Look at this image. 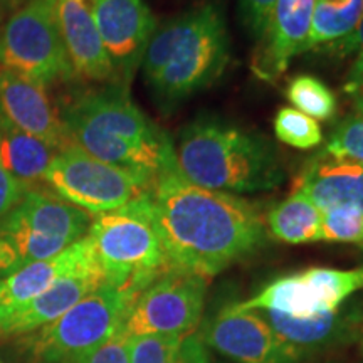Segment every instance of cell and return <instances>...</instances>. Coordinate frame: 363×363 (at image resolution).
Wrapping results in <instances>:
<instances>
[{
  "label": "cell",
  "instance_id": "cell-11",
  "mask_svg": "<svg viewBox=\"0 0 363 363\" xmlns=\"http://www.w3.org/2000/svg\"><path fill=\"white\" fill-rule=\"evenodd\" d=\"M360 289L363 266L357 269L310 267L271 281L252 298L229 306L235 311L264 310L306 320L340 311Z\"/></svg>",
  "mask_w": 363,
  "mask_h": 363
},
{
  "label": "cell",
  "instance_id": "cell-3",
  "mask_svg": "<svg viewBox=\"0 0 363 363\" xmlns=\"http://www.w3.org/2000/svg\"><path fill=\"white\" fill-rule=\"evenodd\" d=\"M174 150L182 177L202 189L252 194L284 180L278 153L264 136L219 118H197L182 130Z\"/></svg>",
  "mask_w": 363,
  "mask_h": 363
},
{
  "label": "cell",
  "instance_id": "cell-1",
  "mask_svg": "<svg viewBox=\"0 0 363 363\" xmlns=\"http://www.w3.org/2000/svg\"><path fill=\"white\" fill-rule=\"evenodd\" d=\"M150 214L172 267L206 279L251 256L266 239L264 217L256 203L199 187L177 165L153 184Z\"/></svg>",
  "mask_w": 363,
  "mask_h": 363
},
{
  "label": "cell",
  "instance_id": "cell-31",
  "mask_svg": "<svg viewBox=\"0 0 363 363\" xmlns=\"http://www.w3.org/2000/svg\"><path fill=\"white\" fill-rule=\"evenodd\" d=\"M26 192L27 190L9 174L0 160V219L12 211Z\"/></svg>",
  "mask_w": 363,
  "mask_h": 363
},
{
  "label": "cell",
  "instance_id": "cell-4",
  "mask_svg": "<svg viewBox=\"0 0 363 363\" xmlns=\"http://www.w3.org/2000/svg\"><path fill=\"white\" fill-rule=\"evenodd\" d=\"M229 62V35L222 11L202 4L155 29L142 69L162 104H175L217 81Z\"/></svg>",
  "mask_w": 363,
  "mask_h": 363
},
{
  "label": "cell",
  "instance_id": "cell-18",
  "mask_svg": "<svg viewBox=\"0 0 363 363\" xmlns=\"http://www.w3.org/2000/svg\"><path fill=\"white\" fill-rule=\"evenodd\" d=\"M252 311L261 313L279 342L298 363H305L311 357L337 345L355 342L350 306H343L337 313L306 318V320L289 318L274 311Z\"/></svg>",
  "mask_w": 363,
  "mask_h": 363
},
{
  "label": "cell",
  "instance_id": "cell-10",
  "mask_svg": "<svg viewBox=\"0 0 363 363\" xmlns=\"http://www.w3.org/2000/svg\"><path fill=\"white\" fill-rule=\"evenodd\" d=\"M206 293V278L170 267L136 294L120 333L126 338L195 333L202 321Z\"/></svg>",
  "mask_w": 363,
  "mask_h": 363
},
{
  "label": "cell",
  "instance_id": "cell-32",
  "mask_svg": "<svg viewBox=\"0 0 363 363\" xmlns=\"http://www.w3.org/2000/svg\"><path fill=\"white\" fill-rule=\"evenodd\" d=\"M343 89L347 96L352 99L357 115L363 116V51L357 54L355 62L348 71Z\"/></svg>",
  "mask_w": 363,
  "mask_h": 363
},
{
  "label": "cell",
  "instance_id": "cell-9",
  "mask_svg": "<svg viewBox=\"0 0 363 363\" xmlns=\"http://www.w3.org/2000/svg\"><path fill=\"white\" fill-rule=\"evenodd\" d=\"M0 67L45 86L74 76L52 0H29L9 17L0 30Z\"/></svg>",
  "mask_w": 363,
  "mask_h": 363
},
{
  "label": "cell",
  "instance_id": "cell-35",
  "mask_svg": "<svg viewBox=\"0 0 363 363\" xmlns=\"http://www.w3.org/2000/svg\"><path fill=\"white\" fill-rule=\"evenodd\" d=\"M352 2L353 0H315V4H325V6H333V7H345Z\"/></svg>",
  "mask_w": 363,
  "mask_h": 363
},
{
  "label": "cell",
  "instance_id": "cell-34",
  "mask_svg": "<svg viewBox=\"0 0 363 363\" xmlns=\"http://www.w3.org/2000/svg\"><path fill=\"white\" fill-rule=\"evenodd\" d=\"M353 331H355V342H360L363 348V299L350 306Z\"/></svg>",
  "mask_w": 363,
  "mask_h": 363
},
{
  "label": "cell",
  "instance_id": "cell-5",
  "mask_svg": "<svg viewBox=\"0 0 363 363\" xmlns=\"http://www.w3.org/2000/svg\"><path fill=\"white\" fill-rule=\"evenodd\" d=\"M88 238L104 284L133 296L172 267L150 214V195L94 217Z\"/></svg>",
  "mask_w": 363,
  "mask_h": 363
},
{
  "label": "cell",
  "instance_id": "cell-8",
  "mask_svg": "<svg viewBox=\"0 0 363 363\" xmlns=\"http://www.w3.org/2000/svg\"><path fill=\"white\" fill-rule=\"evenodd\" d=\"M44 182L52 192L91 216L118 211L148 197L155 182L91 157L67 145L52 158Z\"/></svg>",
  "mask_w": 363,
  "mask_h": 363
},
{
  "label": "cell",
  "instance_id": "cell-19",
  "mask_svg": "<svg viewBox=\"0 0 363 363\" xmlns=\"http://www.w3.org/2000/svg\"><path fill=\"white\" fill-rule=\"evenodd\" d=\"M101 284H104V278L99 266L67 274L33 301L2 318L0 333L12 335V337L34 333L44 328L45 325L56 321L59 316L65 315L76 303H79Z\"/></svg>",
  "mask_w": 363,
  "mask_h": 363
},
{
  "label": "cell",
  "instance_id": "cell-38",
  "mask_svg": "<svg viewBox=\"0 0 363 363\" xmlns=\"http://www.w3.org/2000/svg\"><path fill=\"white\" fill-rule=\"evenodd\" d=\"M0 363H2V362H0Z\"/></svg>",
  "mask_w": 363,
  "mask_h": 363
},
{
  "label": "cell",
  "instance_id": "cell-25",
  "mask_svg": "<svg viewBox=\"0 0 363 363\" xmlns=\"http://www.w3.org/2000/svg\"><path fill=\"white\" fill-rule=\"evenodd\" d=\"M286 98L294 110L316 121L331 120L337 115V96L323 81L311 74H298L288 83Z\"/></svg>",
  "mask_w": 363,
  "mask_h": 363
},
{
  "label": "cell",
  "instance_id": "cell-29",
  "mask_svg": "<svg viewBox=\"0 0 363 363\" xmlns=\"http://www.w3.org/2000/svg\"><path fill=\"white\" fill-rule=\"evenodd\" d=\"M276 0H239L240 21L252 38L264 34Z\"/></svg>",
  "mask_w": 363,
  "mask_h": 363
},
{
  "label": "cell",
  "instance_id": "cell-36",
  "mask_svg": "<svg viewBox=\"0 0 363 363\" xmlns=\"http://www.w3.org/2000/svg\"><path fill=\"white\" fill-rule=\"evenodd\" d=\"M4 2V0H0V4H2Z\"/></svg>",
  "mask_w": 363,
  "mask_h": 363
},
{
  "label": "cell",
  "instance_id": "cell-21",
  "mask_svg": "<svg viewBox=\"0 0 363 363\" xmlns=\"http://www.w3.org/2000/svg\"><path fill=\"white\" fill-rule=\"evenodd\" d=\"M61 150L9 123L0 116V160L26 190L44 182L48 167Z\"/></svg>",
  "mask_w": 363,
  "mask_h": 363
},
{
  "label": "cell",
  "instance_id": "cell-16",
  "mask_svg": "<svg viewBox=\"0 0 363 363\" xmlns=\"http://www.w3.org/2000/svg\"><path fill=\"white\" fill-rule=\"evenodd\" d=\"M56 22L74 74L94 83L118 79L98 33L93 0H52Z\"/></svg>",
  "mask_w": 363,
  "mask_h": 363
},
{
  "label": "cell",
  "instance_id": "cell-23",
  "mask_svg": "<svg viewBox=\"0 0 363 363\" xmlns=\"http://www.w3.org/2000/svg\"><path fill=\"white\" fill-rule=\"evenodd\" d=\"M130 363H211L197 333L128 338Z\"/></svg>",
  "mask_w": 363,
  "mask_h": 363
},
{
  "label": "cell",
  "instance_id": "cell-37",
  "mask_svg": "<svg viewBox=\"0 0 363 363\" xmlns=\"http://www.w3.org/2000/svg\"><path fill=\"white\" fill-rule=\"evenodd\" d=\"M362 249H363V244H362Z\"/></svg>",
  "mask_w": 363,
  "mask_h": 363
},
{
  "label": "cell",
  "instance_id": "cell-7",
  "mask_svg": "<svg viewBox=\"0 0 363 363\" xmlns=\"http://www.w3.org/2000/svg\"><path fill=\"white\" fill-rule=\"evenodd\" d=\"M135 298L115 286L101 284L56 321L29 335L26 345L30 360L74 363L120 333Z\"/></svg>",
  "mask_w": 363,
  "mask_h": 363
},
{
  "label": "cell",
  "instance_id": "cell-33",
  "mask_svg": "<svg viewBox=\"0 0 363 363\" xmlns=\"http://www.w3.org/2000/svg\"><path fill=\"white\" fill-rule=\"evenodd\" d=\"M328 49L331 52L338 54V56H350V54H355V52L358 54L363 51V12L357 29L353 30L347 39L340 40L337 44L328 45Z\"/></svg>",
  "mask_w": 363,
  "mask_h": 363
},
{
  "label": "cell",
  "instance_id": "cell-20",
  "mask_svg": "<svg viewBox=\"0 0 363 363\" xmlns=\"http://www.w3.org/2000/svg\"><path fill=\"white\" fill-rule=\"evenodd\" d=\"M296 192L320 211L333 207H357L363 211V165L320 152L299 174Z\"/></svg>",
  "mask_w": 363,
  "mask_h": 363
},
{
  "label": "cell",
  "instance_id": "cell-27",
  "mask_svg": "<svg viewBox=\"0 0 363 363\" xmlns=\"http://www.w3.org/2000/svg\"><path fill=\"white\" fill-rule=\"evenodd\" d=\"M320 240L363 244V211L357 207H333L321 211Z\"/></svg>",
  "mask_w": 363,
  "mask_h": 363
},
{
  "label": "cell",
  "instance_id": "cell-28",
  "mask_svg": "<svg viewBox=\"0 0 363 363\" xmlns=\"http://www.w3.org/2000/svg\"><path fill=\"white\" fill-rule=\"evenodd\" d=\"M321 152L363 165V116L355 115L340 121Z\"/></svg>",
  "mask_w": 363,
  "mask_h": 363
},
{
  "label": "cell",
  "instance_id": "cell-30",
  "mask_svg": "<svg viewBox=\"0 0 363 363\" xmlns=\"http://www.w3.org/2000/svg\"><path fill=\"white\" fill-rule=\"evenodd\" d=\"M74 363H130L128 338L116 333L115 337L99 345L93 352L86 353Z\"/></svg>",
  "mask_w": 363,
  "mask_h": 363
},
{
  "label": "cell",
  "instance_id": "cell-15",
  "mask_svg": "<svg viewBox=\"0 0 363 363\" xmlns=\"http://www.w3.org/2000/svg\"><path fill=\"white\" fill-rule=\"evenodd\" d=\"M315 0H276L252 57V71L267 83L279 79L306 51Z\"/></svg>",
  "mask_w": 363,
  "mask_h": 363
},
{
  "label": "cell",
  "instance_id": "cell-14",
  "mask_svg": "<svg viewBox=\"0 0 363 363\" xmlns=\"http://www.w3.org/2000/svg\"><path fill=\"white\" fill-rule=\"evenodd\" d=\"M0 116L51 147L71 145L66 125L49 98L48 86L29 76L0 67Z\"/></svg>",
  "mask_w": 363,
  "mask_h": 363
},
{
  "label": "cell",
  "instance_id": "cell-6",
  "mask_svg": "<svg viewBox=\"0 0 363 363\" xmlns=\"http://www.w3.org/2000/svg\"><path fill=\"white\" fill-rule=\"evenodd\" d=\"M93 217L56 194L30 189L0 219V272L57 256L88 234Z\"/></svg>",
  "mask_w": 363,
  "mask_h": 363
},
{
  "label": "cell",
  "instance_id": "cell-24",
  "mask_svg": "<svg viewBox=\"0 0 363 363\" xmlns=\"http://www.w3.org/2000/svg\"><path fill=\"white\" fill-rule=\"evenodd\" d=\"M362 12L363 0H353L345 7L315 4L306 51L318 49L321 45L328 48L331 44L347 39L357 29L362 19Z\"/></svg>",
  "mask_w": 363,
  "mask_h": 363
},
{
  "label": "cell",
  "instance_id": "cell-26",
  "mask_svg": "<svg viewBox=\"0 0 363 363\" xmlns=\"http://www.w3.org/2000/svg\"><path fill=\"white\" fill-rule=\"evenodd\" d=\"M274 133L279 142L299 150H311L323 142V131L318 121L294 108H281L276 113Z\"/></svg>",
  "mask_w": 363,
  "mask_h": 363
},
{
  "label": "cell",
  "instance_id": "cell-12",
  "mask_svg": "<svg viewBox=\"0 0 363 363\" xmlns=\"http://www.w3.org/2000/svg\"><path fill=\"white\" fill-rule=\"evenodd\" d=\"M201 338L238 363H298L259 311L222 308L203 323Z\"/></svg>",
  "mask_w": 363,
  "mask_h": 363
},
{
  "label": "cell",
  "instance_id": "cell-22",
  "mask_svg": "<svg viewBox=\"0 0 363 363\" xmlns=\"http://www.w3.org/2000/svg\"><path fill=\"white\" fill-rule=\"evenodd\" d=\"M266 229L286 244H310L320 240L321 211L301 192L293 194L266 214Z\"/></svg>",
  "mask_w": 363,
  "mask_h": 363
},
{
  "label": "cell",
  "instance_id": "cell-2",
  "mask_svg": "<svg viewBox=\"0 0 363 363\" xmlns=\"http://www.w3.org/2000/svg\"><path fill=\"white\" fill-rule=\"evenodd\" d=\"M72 145L155 182L177 165L174 143L131 101L125 86L88 93L62 113Z\"/></svg>",
  "mask_w": 363,
  "mask_h": 363
},
{
  "label": "cell",
  "instance_id": "cell-17",
  "mask_svg": "<svg viewBox=\"0 0 363 363\" xmlns=\"http://www.w3.org/2000/svg\"><path fill=\"white\" fill-rule=\"evenodd\" d=\"M99 266L88 234L57 256L35 261L0 278V320L48 291L72 272Z\"/></svg>",
  "mask_w": 363,
  "mask_h": 363
},
{
  "label": "cell",
  "instance_id": "cell-13",
  "mask_svg": "<svg viewBox=\"0 0 363 363\" xmlns=\"http://www.w3.org/2000/svg\"><path fill=\"white\" fill-rule=\"evenodd\" d=\"M93 13L118 79L130 81L157 29L155 17L145 0H93Z\"/></svg>",
  "mask_w": 363,
  "mask_h": 363
}]
</instances>
